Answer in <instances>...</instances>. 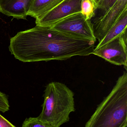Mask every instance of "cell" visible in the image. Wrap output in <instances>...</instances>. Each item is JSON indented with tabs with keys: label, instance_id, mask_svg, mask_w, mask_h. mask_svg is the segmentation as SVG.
Segmentation results:
<instances>
[{
	"label": "cell",
	"instance_id": "cell-4",
	"mask_svg": "<svg viewBox=\"0 0 127 127\" xmlns=\"http://www.w3.org/2000/svg\"><path fill=\"white\" fill-rule=\"evenodd\" d=\"M50 28L67 35L88 40L96 41L93 24L81 12L66 17Z\"/></svg>",
	"mask_w": 127,
	"mask_h": 127
},
{
	"label": "cell",
	"instance_id": "cell-16",
	"mask_svg": "<svg viewBox=\"0 0 127 127\" xmlns=\"http://www.w3.org/2000/svg\"><path fill=\"white\" fill-rule=\"evenodd\" d=\"M92 1L94 2L95 6H96V7L97 8V5L98 3L99 2L100 0H92Z\"/></svg>",
	"mask_w": 127,
	"mask_h": 127
},
{
	"label": "cell",
	"instance_id": "cell-3",
	"mask_svg": "<svg viewBox=\"0 0 127 127\" xmlns=\"http://www.w3.org/2000/svg\"><path fill=\"white\" fill-rule=\"evenodd\" d=\"M73 92L65 84L52 82L46 86L42 110L38 117L51 127H60L69 121V115L74 112Z\"/></svg>",
	"mask_w": 127,
	"mask_h": 127
},
{
	"label": "cell",
	"instance_id": "cell-11",
	"mask_svg": "<svg viewBox=\"0 0 127 127\" xmlns=\"http://www.w3.org/2000/svg\"><path fill=\"white\" fill-rule=\"evenodd\" d=\"M97 7L92 0H82L81 2V13L86 19L91 20L95 15Z\"/></svg>",
	"mask_w": 127,
	"mask_h": 127
},
{
	"label": "cell",
	"instance_id": "cell-2",
	"mask_svg": "<svg viewBox=\"0 0 127 127\" xmlns=\"http://www.w3.org/2000/svg\"><path fill=\"white\" fill-rule=\"evenodd\" d=\"M127 72L119 77L84 127H127Z\"/></svg>",
	"mask_w": 127,
	"mask_h": 127
},
{
	"label": "cell",
	"instance_id": "cell-13",
	"mask_svg": "<svg viewBox=\"0 0 127 127\" xmlns=\"http://www.w3.org/2000/svg\"><path fill=\"white\" fill-rule=\"evenodd\" d=\"M117 0H100L97 5V9L101 12V15H103L114 4Z\"/></svg>",
	"mask_w": 127,
	"mask_h": 127
},
{
	"label": "cell",
	"instance_id": "cell-9",
	"mask_svg": "<svg viewBox=\"0 0 127 127\" xmlns=\"http://www.w3.org/2000/svg\"><path fill=\"white\" fill-rule=\"evenodd\" d=\"M127 8L120 15L116 22L110 29L103 38L98 42L95 48L98 49L112 41L127 30Z\"/></svg>",
	"mask_w": 127,
	"mask_h": 127
},
{
	"label": "cell",
	"instance_id": "cell-14",
	"mask_svg": "<svg viewBox=\"0 0 127 127\" xmlns=\"http://www.w3.org/2000/svg\"><path fill=\"white\" fill-rule=\"evenodd\" d=\"M8 98L6 95L0 92V112L4 113L9 110Z\"/></svg>",
	"mask_w": 127,
	"mask_h": 127
},
{
	"label": "cell",
	"instance_id": "cell-15",
	"mask_svg": "<svg viewBox=\"0 0 127 127\" xmlns=\"http://www.w3.org/2000/svg\"><path fill=\"white\" fill-rule=\"evenodd\" d=\"M0 127H16L0 114Z\"/></svg>",
	"mask_w": 127,
	"mask_h": 127
},
{
	"label": "cell",
	"instance_id": "cell-12",
	"mask_svg": "<svg viewBox=\"0 0 127 127\" xmlns=\"http://www.w3.org/2000/svg\"><path fill=\"white\" fill-rule=\"evenodd\" d=\"M22 127H51L43 123L37 118L30 117L26 118L22 124Z\"/></svg>",
	"mask_w": 127,
	"mask_h": 127
},
{
	"label": "cell",
	"instance_id": "cell-10",
	"mask_svg": "<svg viewBox=\"0 0 127 127\" xmlns=\"http://www.w3.org/2000/svg\"><path fill=\"white\" fill-rule=\"evenodd\" d=\"M63 0H33L28 16L37 19L55 7Z\"/></svg>",
	"mask_w": 127,
	"mask_h": 127
},
{
	"label": "cell",
	"instance_id": "cell-5",
	"mask_svg": "<svg viewBox=\"0 0 127 127\" xmlns=\"http://www.w3.org/2000/svg\"><path fill=\"white\" fill-rule=\"evenodd\" d=\"M92 54L98 56L110 63L124 65L127 70V30L106 44L95 49Z\"/></svg>",
	"mask_w": 127,
	"mask_h": 127
},
{
	"label": "cell",
	"instance_id": "cell-7",
	"mask_svg": "<svg viewBox=\"0 0 127 127\" xmlns=\"http://www.w3.org/2000/svg\"><path fill=\"white\" fill-rule=\"evenodd\" d=\"M127 8V0H117L115 4L101 16L95 19L93 24L96 39L100 42L116 22L122 12Z\"/></svg>",
	"mask_w": 127,
	"mask_h": 127
},
{
	"label": "cell",
	"instance_id": "cell-1",
	"mask_svg": "<svg viewBox=\"0 0 127 127\" xmlns=\"http://www.w3.org/2000/svg\"><path fill=\"white\" fill-rule=\"evenodd\" d=\"M96 41L36 25L11 38L9 48L16 59L23 62L62 61L92 54Z\"/></svg>",
	"mask_w": 127,
	"mask_h": 127
},
{
	"label": "cell",
	"instance_id": "cell-8",
	"mask_svg": "<svg viewBox=\"0 0 127 127\" xmlns=\"http://www.w3.org/2000/svg\"><path fill=\"white\" fill-rule=\"evenodd\" d=\"M33 0H0V12L16 19H27Z\"/></svg>",
	"mask_w": 127,
	"mask_h": 127
},
{
	"label": "cell",
	"instance_id": "cell-6",
	"mask_svg": "<svg viewBox=\"0 0 127 127\" xmlns=\"http://www.w3.org/2000/svg\"><path fill=\"white\" fill-rule=\"evenodd\" d=\"M81 0H63L52 9L36 19V25L51 27L66 17L81 12Z\"/></svg>",
	"mask_w": 127,
	"mask_h": 127
}]
</instances>
